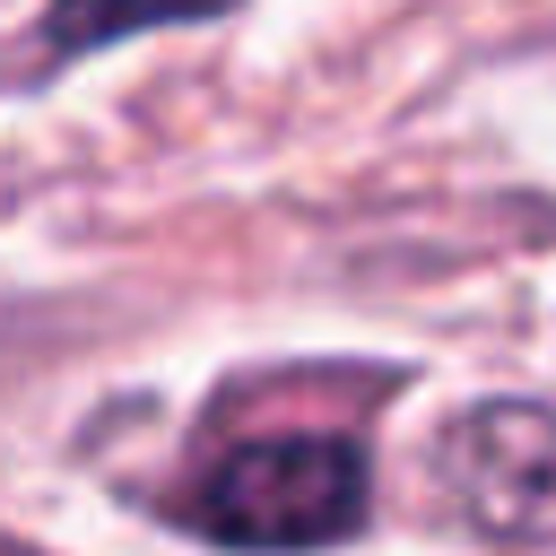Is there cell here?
I'll list each match as a JSON object with an SVG mask.
<instances>
[{"mask_svg":"<svg viewBox=\"0 0 556 556\" xmlns=\"http://www.w3.org/2000/svg\"><path fill=\"white\" fill-rule=\"evenodd\" d=\"M374 513V460L339 426H278L243 434L200 460L174 495V521L235 556H313L356 539Z\"/></svg>","mask_w":556,"mask_h":556,"instance_id":"1","label":"cell"},{"mask_svg":"<svg viewBox=\"0 0 556 556\" xmlns=\"http://www.w3.org/2000/svg\"><path fill=\"white\" fill-rule=\"evenodd\" d=\"M434 478L478 539L556 556V408L547 400H469L460 417H443Z\"/></svg>","mask_w":556,"mask_h":556,"instance_id":"2","label":"cell"},{"mask_svg":"<svg viewBox=\"0 0 556 556\" xmlns=\"http://www.w3.org/2000/svg\"><path fill=\"white\" fill-rule=\"evenodd\" d=\"M235 0H43V17H35V35H26V87L35 78H52V70H70V61H87V52H104V43H122V35H156V26H200V17H226Z\"/></svg>","mask_w":556,"mask_h":556,"instance_id":"3","label":"cell"}]
</instances>
